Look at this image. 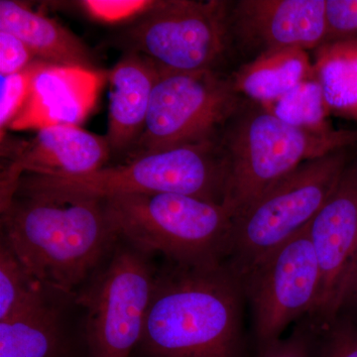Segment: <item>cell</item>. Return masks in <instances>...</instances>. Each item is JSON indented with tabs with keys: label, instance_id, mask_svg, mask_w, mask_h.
<instances>
[{
	"label": "cell",
	"instance_id": "6da1fadb",
	"mask_svg": "<svg viewBox=\"0 0 357 357\" xmlns=\"http://www.w3.org/2000/svg\"><path fill=\"white\" fill-rule=\"evenodd\" d=\"M245 295L227 263L171 264L157 273L144 332L132 356L241 357Z\"/></svg>",
	"mask_w": 357,
	"mask_h": 357
},
{
	"label": "cell",
	"instance_id": "7a4b0ae2",
	"mask_svg": "<svg viewBox=\"0 0 357 357\" xmlns=\"http://www.w3.org/2000/svg\"><path fill=\"white\" fill-rule=\"evenodd\" d=\"M1 238L42 285L75 298L119 241L103 199L24 195L2 208Z\"/></svg>",
	"mask_w": 357,
	"mask_h": 357
},
{
	"label": "cell",
	"instance_id": "3957f363",
	"mask_svg": "<svg viewBox=\"0 0 357 357\" xmlns=\"http://www.w3.org/2000/svg\"><path fill=\"white\" fill-rule=\"evenodd\" d=\"M227 167L220 139L185 145L82 175L23 174L15 195L105 199L172 192L223 204Z\"/></svg>",
	"mask_w": 357,
	"mask_h": 357
},
{
	"label": "cell",
	"instance_id": "277c9868",
	"mask_svg": "<svg viewBox=\"0 0 357 357\" xmlns=\"http://www.w3.org/2000/svg\"><path fill=\"white\" fill-rule=\"evenodd\" d=\"M119 239L171 264L217 267L229 260L234 215L223 204L172 192L123 195L103 199Z\"/></svg>",
	"mask_w": 357,
	"mask_h": 357
},
{
	"label": "cell",
	"instance_id": "5b68a950",
	"mask_svg": "<svg viewBox=\"0 0 357 357\" xmlns=\"http://www.w3.org/2000/svg\"><path fill=\"white\" fill-rule=\"evenodd\" d=\"M357 131L316 133L294 128L259 103L245 100L220 137L225 167V201L234 218L301 164L344 149Z\"/></svg>",
	"mask_w": 357,
	"mask_h": 357
},
{
	"label": "cell",
	"instance_id": "8992f818",
	"mask_svg": "<svg viewBox=\"0 0 357 357\" xmlns=\"http://www.w3.org/2000/svg\"><path fill=\"white\" fill-rule=\"evenodd\" d=\"M344 149L301 164L234 220L227 264L243 278L256 263L314 220L347 169Z\"/></svg>",
	"mask_w": 357,
	"mask_h": 357
},
{
	"label": "cell",
	"instance_id": "52a82bcc",
	"mask_svg": "<svg viewBox=\"0 0 357 357\" xmlns=\"http://www.w3.org/2000/svg\"><path fill=\"white\" fill-rule=\"evenodd\" d=\"M229 2L154 1L114 37V44L167 72L220 70L232 45Z\"/></svg>",
	"mask_w": 357,
	"mask_h": 357
},
{
	"label": "cell",
	"instance_id": "ba28073f",
	"mask_svg": "<svg viewBox=\"0 0 357 357\" xmlns=\"http://www.w3.org/2000/svg\"><path fill=\"white\" fill-rule=\"evenodd\" d=\"M244 100L222 70H160L145 128L126 161L220 139Z\"/></svg>",
	"mask_w": 357,
	"mask_h": 357
},
{
	"label": "cell",
	"instance_id": "9c48e42d",
	"mask_svg": "<svg viewBox=\"0 0 357 357\" xmlns=\"http://www.w3.org/2000/svg\"><path fill=\"white\" fill-rule=\"evenodd\" d=\"M149 256L119 239L107 266L76 298L86 310V357H132L144 332L158 273Z\"/></svg>",
	"mask_w": 357,
	"mask_h": 357
},
{
	"label": "cell",
	"instance_id": "30bf717a",
	"mask_svg": "<svg viewBox=\"0 0 357 357\" xmlns=\"http://www.w3.org/2000/svg\"><path fill=\"white\" fill-rule=\"evenodd\" d=\"M241 282L258 349L280 340L294 321L307 318L319 289L309 225L256 263Z\"/></svg>",
	"mask_w": 357,
	"mask_h": 357
},
{
	"label": "cell",
	"instance_id": "8fae6325",
	"mask_svg": "<svg viewBox=\"0 0 357 357\" xmlns=\"http://www.w3.org/2000/svg\"><path fill=\"white\" fill-rule=\"evenodd\" d=\"M319 273L318 300L307 324L317 333L340 316V298L357 255V172L347 168L337 189L309 223Z\"/></svg>",
	"mask_w": 357,
	"mask_h": 357
},
{
	"label": "cell",
	"instance_id": "7c38bea8",
	"mask_svg": "<svg viewBox=\"0 0 357 357\" xmlns=\"http://www.w3.org/2000/svg\"><path fill=\"white\" fill-rule=\"evenodd\" d=\"M231 43L255 54L318 49L326 41V0H239L229 2Z\"/></svg>",
	"mask_w": 357,
	"mask_h": 357
},
{
	"label": "cell",
	"instance_id": "4fadbf2b",
	"mask_svg": "<svg viewBox=\"0 0 357 357\" xmlns=\"http://www.w3.org/2000/svg\"><path fill=\"white\" fill-rule=\"evenodd\" d=\"M112 151L107 138L76 126H48L30 141L10 145L1 172L0 206L10 203L23 174L70 176L107 166Z\"/></svg>",
	"mask_w": 357,
	"mask_h": 357
},
{
	"label": "cell",
	"instance_id": "5bb4252c",
	"mask_svg": "<svg viewBox=\"0 0 357 357\" xmlns=\"http://www.w3.org/2000/svg\"><path fill=\"white\" fill-rule=\"evenodd\" d=\"M105 77L102 70L45 63L9 128L40 130L54 126H79L96 107Z\"/></svg>",
	"mask_w": 357,
	"mask_h": 357
},
{
	"label": "cell",
	"instance_id": "9a60e30c",
	"mask_svg": "<svg viewBox=\"0 0 357 357\" xmlns=\"http://www.w3.org/2000/svg\"><path fill=\"white\" fill-rule=\"evenodd\" d=\"M107 76L112 98L105 138L112 155L126 157L145 128L160 69L144 55L126 52Z\"/></svg>",
	"mask_w": 357,
	"mask_h": 357
},
{
	"label": "cell",
	"instance_id": "2e32d148",
	"mask_svg": "<svg viewBox=\"0 0 357 357\" xmlns=\"http://www.w3.org/2000/svg\"><path fill=\"white\" fill-rule=\"evenodd\" d=\"M0 357H86L73 337L60 303L41 306L0 321Z\"/></svg>",
	"mask_w": 357,
	"mask_h": 357
},
{
	"label": "cell",
	"instance_id": "e0dca14e",
	"mask_svg": "<svg viewBox=\"0 0 357 357\" xmlns=\"http://www.w3.org/2000/svg\"><path fill=\"white\" fill-rule=\"evenodd\" d=\"M0 30L18 37L37 60L65 67L100 70L93 53L76 35L20 2L0 1Z\"/></svg>",
	"mask_w": 357,
	"mask_h": 357
},
{
	"label": "cell",
	"instance_id": "ac0fdd59",
	"mask_svg": "<svg viewBox=\"0 0 357 357\" xmlns=\"http://www.w3.org/2000/svg\"><path fill=\"white\" fill-rule=\"evenodd\" d=\"M314 75V64L307 51L288 48L253 58L231 79L234 89L245 100L267 105Z\"/></svg>",
	"mask_w": 357,
	"mask_h": 357
},
{
	"label": "cell",
	"instance_id": "d6986e66",
	"mask_svg": "<svg viewBox=\"0 0 357 357\" xmlns=\"http://www.w3.org/2000/svg\"><path fill=\"white\" fill-rule=\"evenodd\" d=\"M314 70L331 112L357 119V41L324 44Z\"/></svg>",
	"mask_w": 357,
	"mask_h": 357
},
{
	"label": "cell",
	"instance_id": "ffe728a7",
	"mask_svg": "<svg viewBox=\"0 0 357 357\" xmlns=\"http://www.w3.org/2000/svg\"><path fill=\"white\" fill-rule=\"evenodd\" d=\"M61 296L28 272L8 243L0 241V321L41 306Z\"/></svg>",
	"mask_w": 357,
	"mask_h": 357
},
{
	"label": "cell",
	"instance_id": "44dd1931",
	"mask_svg": "<svg viewBox=\"0 0 357 357\" xmlns=\"http://www.w3.org/2000/svg\"><path fill=\"white\" fill-rule=\"evenodd\" d=\"M263 107L294 128L316 133L335 130L328 121L331 109L325 91L314 75L297 84L279 100Z\"/></svg>",
	"mask_w": 357,
	"mask_h": 357
},
{
	"label": "cell",
	"instance_id": "7402d4cb",
	"mask_svg": "<svg viewBox=\"0 0 357 357\" xmlns=\"http://www.w3.org/2000/svg\"><path fill=\"white\" fill-rule=\"evenodd\" d=\"M43 61L35 60L27 68L9 75L0 76V129L1 135L9 128L16 115L22 109L31 89L37 73L43 67Z\"/></svg>",
	"mask_w": 357,
	"mask_h": 357
},
{
	"label": "cell",
	"instance_id": "603a6c76",
	"mask_svg": "<svg viewBox=\"0 0 357 357\" xmlns=\"http://www.w3.org/2000/svg\"><path fill=\"white\" fill-rule=\"evenodd\" d=\"M323 357H357V321L337 317L318 333Z\"/></svg>",
	"mask_w": 357,
	"mask_h": 357
},
{
	"label": "cell",
	"instance_id": "cb8c5ba5",
	"mask_svg": "<svg viewBox=\"0 0 357 357\" xmlns=\"http://www.w3.org/2000/svg\"><path fill=\"white\" fill-rule=\"evenodd\" d=\"M91 17L107 23L135 20L147 10L154 1L149 0H84L79 2Z\"/></svg>",
	"mask_w": 357,
	"mask_h": 357
},
{
	"label": "cell",
	"instance_id": "d4e9b609",
	"mask_svg": "<svg viewBox=\"0 0 357 357\" xmlns=\"http://www.w3.org/2000/svg\"><path fill=\"white\" fill-rule=\"evenodd\" d=\"M318 335L307 324L298 326L287 338H280L258 349V357H312L314 338Z\"/></svg>",
	"mask_w": 357,
	"mask_h": 357
},
{
	"label": "cell",
	"instance_id": "484cf974",
	"mask_svg": "<svg viewBox=\"0 0 357 357\" xmlns=\"http://www.w3.org/2000/svg\"><path fill=\"white\" fill-rule=\"evenodd\" d=\"M35 60L34 54L18 37L0 30V76L20 72Z\"/></svg>",
	"mask_w": 357,
	"mask_h": 357
},
{
	"label": "cell",
	"instance_id": "4316f807",
	"mask_svg": "<svg viewBox=\"0 0 357 357\" xmlns=\"http://www.w3.org/2000/svg\"><path fill=\"white\" fill-rule=\"evenodd\" d=\"M357 312V255L345 281L340 298V314L344 310Z\"/></svg>",
	"mask_w": 357,
	"mask_h": 357
},
{
	"label": "cell",
	"instance_id": "83f0119b",
	"mask_svg": "<svg viewBox=\"0 0 357 357\" xmlns=\"http://www.w3.org/2000/svg\"><path fill=\"white\" fill-rule=\"evenodd\" d=\"M349 41H357V0L354 15H352L351 29H349Z\"/></svg>",
	"mask_w": 357,
	"mask_h": 357
},
{
	"label": "cell",
	"instance_id": "f1b7e54d",
	"mask_svg": "<svg viewBox=\"0 0 357 357\" xmlns=\"http://www.w3.org/2000/svg\"><path fill=\"white\" fill-rule=\"evenodd\" d=\"M356 172H357V167H356Z\"/></svg>",
	"mask_w": 357,
	"mask_h": 357
},
{
	"label": "cell",
	"instance_id": "f546056e",
	"mask_svg": "<svg viewBox=\"0 0 357 357\" xmlns=\"http://www.w3.org/2000/svg\"><path fill=\"white\" fill-rule=\"evenodd\" d=\"M132 357H136V356H132Z\"/></svg>",
	"mask_w": 357,
	"mask_h": 357
}]
</instances>
